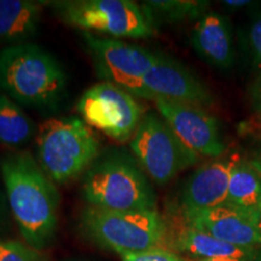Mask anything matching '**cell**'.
I'll return each mask as SVG.
<instances>
[{"label":"cell","mask_w":261,"mask_h":261,"mask_svg":"<svg viewBox=\"0 0 261 261\" xmlns=\"http://www.w3.org/2000/svg\"><path fill=\"white\" fill-rule=\"evenodd\" d=\"M0 173L22 237L29 247L44 249L58 225L60 192L56 185L27 151L3 156Z\"/></svg>","instance_id":"obj_1"},{"label":"cell","mask_w":261,"mask_h":261,"mask_svg":"<svg viewBox=\"0 0 261 261\" xmlns=\"http://www.w3.org/2000/svg\"><path fill=\"white\" fill-rule=\"evenodd\" d=\"M65 90L67 74L41 46L25 42L0 50V92L21 107L55 108Z\"/></svg>","instance_id":"obj_2"},{"label":"cell","mask_w":261,"mask_h":261,"mask_svg":"<svg viewBox=\"0 0 261 261\" xmlns=\"http://www.w3.org/2000/svg\"><path fill=\"white\" fill-rule=\"evenodd\" d=\"M81 191L89 205L100 210L156 211L149 177L135 160L120 152L98 156L84 173Z\"/></svg>","instance_id":"obj_3"},{"label":"cell","mask_w":261,"mask_h":261,"mask_svg":"<svg viewBox=\"0 0 261 261\" xmlns=\"http://www.w3.org/2000/svg\"><path fill=\"white\" fill-rule=\"evenodd\" d=\"M100 144L91 127L76 116L47 120L37 137L38 163L55 184L79 178L99 156Z\"/></svg>","instance_id":"obj_4"},{"label":"cell","mask_w":261,"mask_h":261,"mask_svg":"<svg viewBox=\"0 0 261 261\" xmlns=\"http://www.w3.org/2000/svg\"><path fill=\"white\" fill-rule=\"evenodd\" d=\"M80 228L87 238L120 255L165 248L168 226L158 211L117 212L84 208Z\"/></svg>","instance_id":"obj_5"},{"label":"cell","mask_w":261,"mask_h":261,"mask_svg":"<svg viewBox=\"0 0 261 261\" xmlns=\"http://www.w3.org/2000/svg\"><path fill=\"white\" fill-rule=\"evenodd\" d=\"M51 6L65 24L85 33L114 39H146L156 33V25L142 6L130 0H65Z\"/></svg>","instance_id":"obj_6"},{"label":"cell","mask_w":261,"mask_h":261,"mask_svg":"<svg viewBox=\"0 0 261 261\" xmlns=\"http://www.w3.org/2000/svg\"><path fill=\"white\" fill-rule=\"evenodd\" d=\"M129 146L140 168L159 185L167 184L181 171L197 165L201 158L155 113L144 114Z\"/></svg>","instance_id":"obj_7"},{"label":"cell","mask_w":261,"mask_h":261,"mask_svg":"<svg viewBox=\"0 0 261 261\" xmlns=\"http://www.w3.org/2000/svg\"><path fill=\"white\" fill-rule=\"evenodd\" d=\"M76 108L87 125L119 143L132 139L144 116L135 96L103 81L85 91Z\"/></svg>","instance_id":"obj_8"},{"label":"cell","mask_w":261,"mask_h":261,"mask_svg":"<svg viewBox=\"0 0 261 261\" xmlns=\"http://www.w3.org/2000/svg\"><path fill=\"white\" fill-rule=\"evenodd\" d=\"M84 39L103 83L114 84L136 98H142L143 79L155 64L158 54L139 45L100 38L92 33L84 32Z\"/></svg>","instance_id":"obj_9"},{"label":"cell","mask_w":261,"mask_h":261,"mask_svg":"<svg viewBox=\"0 0 261 261\" xmlns=\"http://www.w3.org/2000/svg\"><path fill=\"white\" fill-rule=\"evenodd\" d=\"M143 99H163L169 102L211 107L214 97L203 81L180 62L158 54V60L143 79Z\"/></svg>","instance_id":"obj_10"},{"label":"cell","mask_w":261,"mask_h":261,"mask_svg":"<svg viewBox=\"0 0 261 261\" xmlns=\"http://www.w3.org/2000/svg\"><path fill=\"white\" fill-rule=\"evenodd\" d=\"M160 116L189 149L200 156L219 158L225 151L218 120L204 108L192 104L154 100Z\"/></svg>","instance_id":"obj_11"},{"label":"cell","mask_w":261,"mask_h":261,"mask_svg":"<svg viewBox=\"0 0 261 261\" xmlns=\"http://www.w3.org/2000/svg\"><path fill=\"white\" fill-rule=\"evenodd\" d=\"M182 220L196 230L243 249L255 250L261 247V231L252 215L231 204L182 213Z\"/></svg>","instance_id":"obj_12"},{"label":"cell","mask_w":261,"mask_h":261,"mask_svg":"<svg viewBox=\"0 0 261 261\" xmlns=\"http://www.w3.org/2000/svg\"><path fill=\"white\" fill-rule=\"evenodd\" d=\"M230 160H215L198 167L181 192L182 213H194L226 203Z\"/></svg>","instance_id":"obj_13"},{"label":"cell","mask_w":261,"mask_h":261,"mask_svg":"<svg viewBox=\"0 0 261 261\" xmlns=\"http://www.w3.org/2000/svg\"><path fill=\"white\" fill-rule=\"evenodd\" d=\"M190 42L196 54L212 67L226 70L233 65L232 27L225 16L207 12L192 28Z\"/></svg>","instance_id":"obj_14"},{"label":"cell","mask_w":261,"mask_h":261,"mask_svg":"<svg viewBox=\"0 0 261 261\" xmlns=\"http://www.w3.org/2000/svg\"><path fill=\"white\" fill-rule=\"evenodd\" d=\"M166 246H169L175 252L184 253L189 256L195 257V260H250L255 253V250L243 249V248L218 240L211 234L189 226L185 223L173 233L167 234Z\"/></svg>","instance_id":"obj_15"},{"label":"cell","mask_w":261,"mask_h":261,"mask_svg":"<svg viewBox=\"0 0 261 261\" xmlns=\"http://www.w3.org/2000/svg\"><path fill=\"white\" fill-rule=\"evenodd\" d=\"M41 3L32 0H0V44H25L38 34Z\"/></svg>","instance_id":"obj_16"},{"label":"cell","mask_w":261,"mask_h":261,"mask_svg":"<svg viewBox=\"0 0 261 261\" xmlns=\"http://www.w3.org/2000/svg\"><path fill=\"white\" fill-rule=\"evenodd\" d=\"M261 202V163L241 156L230 159L227 204L246 213H255Z\"/></svg>","instance_id":"obj_17"},{"label":"cell","mask_w":261,"mask_h":261,"mask_svg":"<svg viewBox=\"0 0 261 261\" xmlns=\"http://www.w3.org/2000/svg\"><path fill=\"white\" fill-rule=\"evenodd\" d=\"M34 122L21 106L0 92V144L21 148L34 136Z\"/></svg>","instance_id":"obj_18"},{"label":"cell","mask_w":261,"mask_h":261,"mask_svg":"<svg viewBox=\"0 0 261 261\" xmlns=\"http://www.w3.org/2000/svg\"><path fill=\"white\" fill-rule=\"evenodd\" d=\"M143 10L155 25L159 22L175 23L188 19H200L207 14L210 2L202 0H149Z\"/></svg>","instance_id":"obj_19"},{"label":"cell","mask_w":261,"mask_h":261,"mask_svg":"<svg viewBox=\"0 0 261 261\" xmlns=\"http://www.w3.org/2000/svg\"><path fill=\"white\" fill-rule=\"evenodd\" d=\"M0 261H45L44 256L34 248L0 240Z\"/></svg>","instance_id":"obj_20"},{"label":"cell","mask_w":261,"mask_h":261,"mask_svg":"<svg viewBox=\"0 0 261 261\" xmlns=\"http://www.w3.org/2000/svg\"><path fill=\"white\" fill-rule=\"evenodd\" d=\"M122 261H188L167 248H155L144 252L122 255Z\"/></svg>","instance_id":"obj_21"},{"label":"cell","mask_w":261,"mask_h":261,"mask_svg":"<svg viewBox=\"0 0 261 261\" xmlns=\"http://www.w3.org/2000/svg\"><path fill=\"white\" fill-rule=\"evenodd\" d=\"M248 45L252 54L253 63L261 68V12L254 16L248 31Z\"/></svg>","instance_id":"obj_22"},{"label":"cell","mask_w":261,"mask_h":261,"mask_svg":"<svg viewBox=\"0 0 261 261\" xmlns=\"http://www.w3.org/2000/svg\"><path fill=\"white\" fill-rule=\"evenodd\" d=\"M248 94H249V100L254 112L261 119V71L254 77L252 83H250Z\"/></svg>","instance_id":"obj_23"},{"label":"cell","mask_w":261,"mask_h":261,"mask_svg":"<svg viewBox=\"0 0 261 261\" xmlns=\"http://www.w3.org/2000/svg\"><path fill=\"white\" fill-rule=\"evenodd\" d=\"M223 4L228 9H242L252 5V2L249 0H226V2H223Z\"/></svg>","instance_id":"obj_24"},{"label":"cell","mask_w":261,"mask_h":261,"mask_svg":"<svg viewBox=\"0 0 261 261\" xmlns=\"http://www.w3.org/2000/svg\"><path fill=\"white\" fill-rule=\"evenodd\" d=\"M253 219H254V221H255L257 228L261 231V202H260L259 207H257V210L255 211V213L253 214Z\"/></svg>","instance_id":"obj_25"},{"label":"cell","mask_w":261,"mask_h":261,"mask_svg":"<svg viewBox=\"0 0 261 261\" xmlns=\"http://www.w3.org/2000/svg\"><path fill=\"white\" fill-rule=\"evenodd\" d=\"M194 261H249L242 259H211V260H194Z\"/></svg>","instance_id":"obj_26"}]
</instances>
